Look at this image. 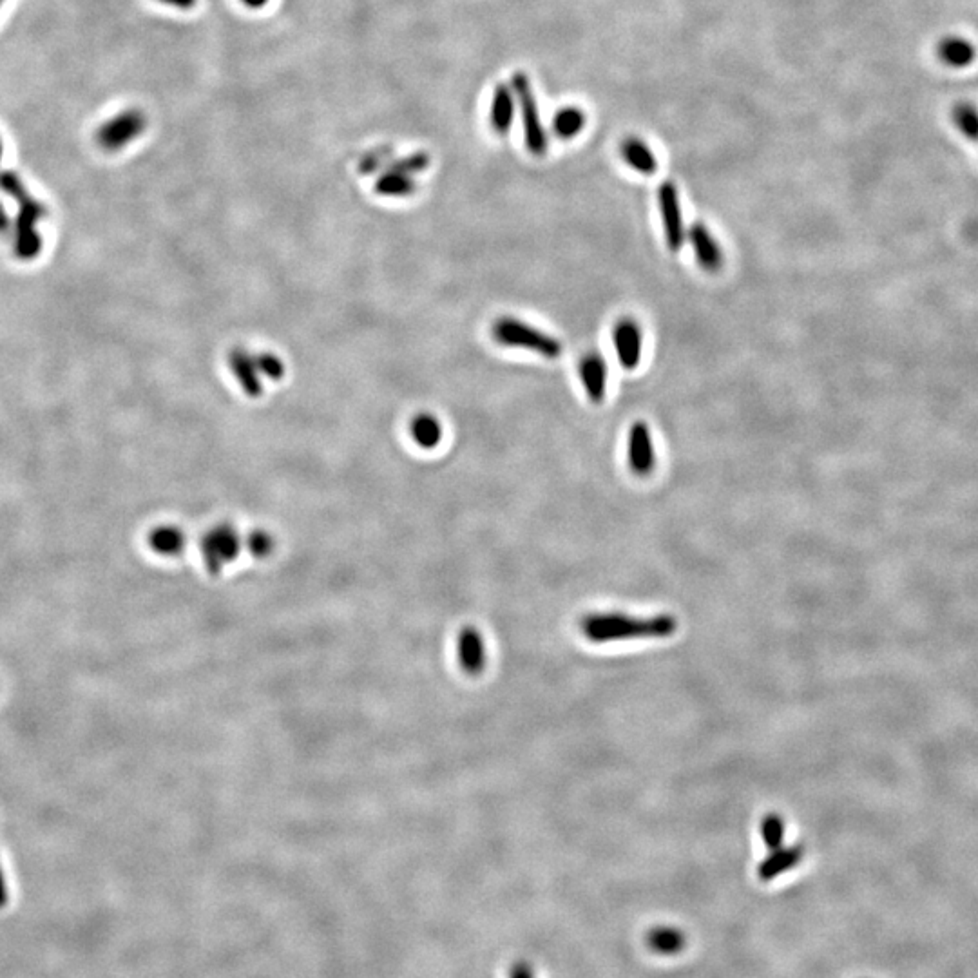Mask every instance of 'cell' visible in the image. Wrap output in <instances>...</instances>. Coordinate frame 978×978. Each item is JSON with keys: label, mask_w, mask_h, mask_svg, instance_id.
Wrapping results in <instances>:
<instances>
[{"label": "cell", "mask_w": 978, "mask_h": 978, "mask_svg": "<svg viewBox=\"0 0 978 978\" xmlns=\"http://www.w3.org/2000/svg\"><path fill=\"white\" fill-rule=\"evenodd\" d=\"M0 191L11 196L19 211L13 220V250L17 258L31 261L37 258L42 250V238L39 234V223L46 218L48 209L29 194L26 185L19 174L13 171H0Z\"/></svg>", "instance_id": "cell-1"}, {"label": "cell", "mask_w": 978, "mask_h": 978, "mask_svg": "<svg viewBox=\"0 0 978 978\" xmlns=\"http://www.w3.org/2000/svg\"><path fill=\"white\" fill-rule=\"evenodd\" d=\"M678 622L671 614L654 618H631L627 614H587L582 620V633L595 643L620 642L631 638H665L676 633Z\"/></svg>", "instance_id": "cell-2"}, {"label": "cell", "mask_w": 978, "mask_h": 978, "mask_svg": "<svg viewBox=\"0 0 978 978\" xmlns=\"http://www.w3.org/2000/svg\"><path fill=\"white\" fill-rule=\"evenodd\" d=\"M491 336L499 345L524 348L546 359H557L562 355V343L557 337L538 330L517 317H499L495 325L491 326Z\"/></svg>", "instance_id": "cell-3"}, {"label": "cell", "mask_w": 978, "mask_h": 978, "mask_svg": "<svg viewBox=\"0 0 978 978\" xmlns=\"http://www.w3.org/2000/svg\"><path fill=\"white\" fill-rule=\"evenodd\" d=\"M511 89L515 93L518 107H520V113H522L526 147H528L529 153L535 154V156H542L547 151L546 129H544L542 120H540L537 98H535V93H533V87H531L528 75L522 73V71L515 73L513 78H511Z\"/></svg>", "instance_id": "cell-4"}, {"label": "cell", "mask_w": 978, "mask_h": 978, "mask_svg": "<svg viewBox=\"0 0 978 978\" xmlns=\"http://www.w3.org/2000/svg\"><path fill=\"white\" fill-rule=\"evenodd\" d=\"M147 129V116L140 109H124L96 129V144L107 153H118L133 144Z\"/></svg>", "instance_id": "cell-5"}, {"label": "cell", "mask_w": 978, "mask_h": 978, "mask_svg": "<svg viewBox=\"0 0 978 978\" xmlns=\"http://www.w3.org/2000/svg\"><path fill=\"white\" fill-rule=\"evenodd\" d=\"M202 557L203 562L211 573H220L227 562H231L240 553V537L236 529L223 524L218 528L209 531L202 538Z\"/></svg>", "instance_id": "cell-6"}, {"label": "cell", "mask_w": 978, "mask_h": 978, "mask_svg": "<svg viewBox=\"0 0 978 978\" xmlns=\"http://www.w3.org/2000/svg\"><path fill=\"white\" fill-rule=\"evenodd\" d=\"M658 203H660V214H662L667 247L672 252H678L687 240V231H685V223H683L680 196H678V189L674 183L663 182L660 185Z\"/></svg>", "instance_id": "cell-7"}, {"label": "cell", "mask_w": 978, "mask_h": 978, "mask_svg": "<svg viewBox=\"0 0 978 978\" xmlns=\"http://www.w3.org/2000/svg\"><path fill=\"white\" fill-rule=\"evenodd\" d=\"M614 352L618 363L625 370H634L640 366L643 352V332L640 323L631 317L620 319L613 328Z\"/></svg>", "instance_id": "cell-8"}, {"label": "cell", "mask_w": 978, "mask_h": 978, "mask_svg": "<svg viewBox=\"0 0 978 978\" xmlns=\"http://www.w3.org/2000/svg\"><path fill=\"white\" fill-rule=\"evenodd\" d=\"M627 461L629 468L638 477H647L656 466V450L652 441L651 430L645 422H634L629 430L627 442Z\"/></svg>", "instance_id": "cell-9"}, {"label": "cell", "mask_w": 978, "mask_h": 978, "mask_svg": "<svg viewBox=\"0 0 978 978\" xmlns=\"http://www.w3.org/2000/svg\"><path fill=\"white\" fill-rule=\"evenodd\" d=\"M687 238L691 241L692 250L696 261L700 267L707 272H716L723 265V252L720 243L712 236V232L703 223H692L691 229L687 231Z\"/></svg>", "instance_id": "cell-10"}, {"label": "cell", "mask_w": 978, "mask_h": 978, "mask_svg": "<svg viewBox=\"0 0 978 978\" xmlns=\"http://www.w3.org/2000/svg\"><path fill=\"white\" fill-rule=\"evenodd\" d=\"M229 366L232 374L236 375V381L240 383L243 394L250 399H258L263 395V383L259 377L256 357L250 355L245 348H234L229 354Z\"/></svg>", "instance_id": "cell-11"}, {"label": "cell", "mask_w": 978, "mask_h": 978, "mask_svg": "<svg viewBox=\"0 0 978 978\" xmlns=\"http://www.w3.org/2000/svg\"><path fill=\"white\" fill-rule=\"evenodd\" d=\"M578 375L582 379L585 392L589 395L591 403L600 404L605 399L607 392V365L605 359L600 354H587L582 357L578 365Z\"/></svg>", "instance_id": "cell-12"}, {"label": "cell", "mask_w": 978, "mask_h": 978, "mask_svg": "<svg viewBox=\"0 0 978 978\" xmlns=\"http://www.w3.org/2000/svg\"><path fill=\"white\" fill-rule=\"evenodd\" d=\"M515 102L517 98L511 86L499 84L495 87L489 106V124L497 135H509V129L515 120Z\"/></svg>", "instance_id": "cell-13"}, {"label": "cell", "mask_w": 978, "mask_h": 978, "mask_svg": "<svg viewBox=\"0 0 978 978\" xmlns=\"http://www.w3.org/2000/svg\"><path fill=\"white\" fill-rule=\"evenodd\" d=\"M803 854H805V848L801 844L790 846V848H783L781 846L777 850H772V854L768 855L767 859L759 864V879L765 881V883L776 879L781 873L788 872L790 868H794L796 864L801 863Z\"/></svg>", "instance_id": "cell-14"}, {"label": "cell", "mask_w": 978, "mask_h": 978, "mask_svg": "<svg viewBox=\"0 0 978 978\" xmlns=\"http://www.w3.org/2000/svg\"><path fill=\"white\" fill-rule=\"evenodd\" d=\"M457 654H459V662H461L464 671L471 672V674L482 671L484 663H486V647H484V640H482L480 633H477L475 629L462 631L461 636H459V643H457Z\"/></svg>", "instance_id": "cell-15"}, {"label": "cell", "mask_w": 978, "mask_h": 978, "mask_svg": "<svg viewBox=\"0 0 978 978\" xmlns=\"http://www.w3.org/2000/svg\"><path fill=\"white\" fill-rule=\"evenodd\" d=\"M620 156L634 171L651 176L658 171V158L651 147L640 138H625L620 144Z\"/></svg>", "instance_id": "cell-16"}, {"label": "cell", "mask_w": 978, "mask_h": 978, "mask_svg": "<svg viewBox=\"0 0 978 978\" xmlns=\"http://www.w3.org/2000/svg\"><path fill=\"white\" fill-rule=\"evenodd\" d=\"M937 55L950 68H966L975 60V46L962 37H946L940 40Z\"/></svg>", "instance_id": "cell-17"}, {"label": "cell", "mask_w": 978, "mask_h": 978, "mask_svg": "<svg viewBox=\"0 0 978 978\" xmlns=\"http://www.w3.org/2000/svg\"><path fill=\"white\" fill-rule=\"evenodd\" d=\"M413 441L424 450H432L442 441V424L432 413H419L410 424Z\"/></svg>", "instance_id": "cell-18"}, {"label": "cell", "mask_w": 978, "mask_h": 978, "mask_svg": "<svg viewBox=\"0 0 978 978\" xmlns=\"http://www.w3.org/2000/svg\"><path fill=\"white\" fill-rule=\"evenodd\" d=\"M149 546L153 547L154 553L163 555V557H178V555H182L183 547H185V535L180 528L160 526V528L151 531Z\"/></svg>", "instance_id": "cell-19"}, {"label": "cell", "mask_w": 978, "mask_h": 978, "mask_svg": "<svg viewBox=\"0 0 978 978\" xmlns=\"http://www.w3.org/2000/svg\"><path fill=\"white\" fill-rule=\"evenodd\" d=\"M647 946L660 955H676L685 948V933L671 926H658L647 933Z\"/></svg>", "instance_id": "cell-20"}, {"label": "cell", "mask_w": 978, "mask_h": 978, "mask_svg": "<svg viewBox=\"0 0 978 978\" xmlns=\"http://www.w3.org/2000/svg\"><path fill=\"white\" fill-rule=\"evenodd\" d=\"M415 191H417V183L413 180V176L397 173L392 169L381 174L375 182V192L386 198H406L415 194Z\"/></svg>", "instance_id": "cell-21"}, {"label": "cell", "mask_w": 978, "mask_h": 978, "mask_svg": "<svg viewBox=\"0 0 978 978\" xmlns=\"http://www.w3.org/2000/svg\"><path fill=\"white\" fill-rule=\"evenodd\" d=\"M585 127V113L578 107H564L553 118V131L562 140H571L582 133Z\"/></svg>", "instance_id": "cell-22"}, {"label": "cell", "mask_w": 978, "mask_h": 978, "mask_svg": "<svg viewBox=\"0 0 978 978\" xmlns=\"http://www.w3.org/2000/svg\"><path fill=\"white\" fill-rule=\"evenodd\" d=\"M953 124L971 142H978V109L971 102H959L953 107Z\"/></svg>", "instance_id": "cell-23"}, {"label": "cell", "mask_w": 978, "mask_h": 978, "mask_svg": "<svg viewBox=\"0 0 978 978\" xmlns=\"http://www.w3.org/2000/svg\"><path fill=\"white\" fill-rule=\"evenodd\" d=\"M761 837L768 850H777L785 839V821L777 814H768L761 823Z\"/></svg>", "instance_id": "cell-24"}, {"label": "cell", "mask_w": 978, "mask_h": 978, "mask_svg": "<svg viewBox=\"0 0 978 978\" xmlns=\"http://www.w3.org/2000/svg\"><path fill=\"white\" fill-rule=\"evenodd\" d=\"M430 167V156L426 153H413L406 158H401V160H395L392 163V171H397V173L408 174V176H413V174H421Z\"/></svg>", "instance_id": "cell-25"}, {"label": "cell", "mask_w": 978, "mask_h": 978, "mask_svg": "<svg viewBox=\"0 0 978 978\" xmlns=\"http://www.w3.org/2000/svg\"><path fill=\"white\" fill-rule=\"evenodd\" d=\"M254 357H256L259 374L265 375L270 381H281L285 377L287 370H285V365L278 355L265 352V354L254 355Z\"/></svg>", "instance_id": "cell-26"}, {"label": "cell", "mask_w": 978, "mask_h": 978, "mask_svg": "<svg viewBox=\"0 0 978 978\" xmlns=\"http://www.w3.org/2000/svg\"><path fill=\"white\" fill-rule=\"evenodd\" d=\"M247 544H249L252 555L261 558L269 557L272 549H274V538L270 537L269 533H265V531H254V533H250Z\"/></svg>", "instance_id": "cell-27"}, {"label": "cell", "mask_w": 978, "mask_h": 978, "mask_svg": "<svg viewBox=\"0 0 978 978\" xmlns=\"http://www.w3.org/2000/svg\"><path fill=\"white\" fill-rule=\"evenodd\" d=\"M390 149H379V151H372L370 154H366L363 158V162L359 165V171L361 173L370 174L377 171L381 165H383L384 160L390 156Z\"/></svg>", "instance_id": "cell-28"}, {"label": "cell", "mask_w": 978, "mask_h": 978, "mask_svg": "<svg viewBox=\"0 0 978 978\" xmlns=\"http://www.w3.org/2000/svg\"><path fill=\"white\" fill-rule=\"evenodd\" d=\"M509 978H535V971L528 960H518L513 964Z\"/></svg>", "instance_id": "cell-29"}, {"label": "cell", "mask_w": 978, "mask_h": 978, "mask_svg": "<svg viewBox=\"0 0 978 978\" xmlns=\"http://www.w3.org/2000/svg\"><path fill=\"white\" fill-rule=\"evenodd\" d=\"M11 234H13V218H11L8 209L0 203V236L11 238Z\"/></svg>", "instance_id": "cell-30"}, {"label": "cell", "mask_w": 978, "mask_h": 978, "mask_svg": "<svg viewBox=\"0 0 978 978\" xmlns=\"http://www.w3.org/2000/svg\"><path fill=\"white\" fill-rule=\"evenodd\" d=\"M158 2H162L165 6H171L174 10L180 11L194 10L196 4H198V0H158Z\"/></svg>", "instance_id": "cell-31"}, {"label": "cell", "mask_w": 978, "mask_h": 978, "mask_svg": "<svg viewBox=\"0 0 978 978\" xmlns=\"http://www.w3.org/2000/svg\"><path fill=\"white\" fill-rule=\"evenodd\" d=\"M8 901H10V890H8V883H6V877H4V872H2V864H0V910L8 906Z\"/></svg>", "instance_id": "cell-32"}, {"label": "cell", "mask_w": 978, "mask_h": 978, "mask_svg": "<svg viewBox=\"0 0 978 978\" xmlns=\"http://www.w3.org/2000/svg\"><path fill=\"white\" fill-rule=\"evenodd\" d=\"M249 10H261L269 4L270 0H241Z\"/></svg>", "instance_id": "cell-33"}, {"label": "cell", "mask_w": 978, "mask_h": 978, "mask_svg": "<svg viewBox=\"0 0 978 978\" xmlns=\"http://www.w3.org/2000/svg\"><path fill=\"white\" fill-rule=\"evenodd\" d=\"M2 154H4V145H2V140H0V160H2Z\"/></svg>", "instance_id": "cell-34"}, {"label": "cell", "mask_w": 978, "mask_h": 978, "mask_svg": "<svg viewBox=\"0 0 978 978\" xmlns=\"http://www.w3.org/2000/svg\"><path fill=\"white\" fill-rule=\"evenodd\" d=\"M2 4H4V0H0V8H2Z\"/></svg>", "instance_id": "cell-35"}]
</instances>
